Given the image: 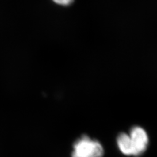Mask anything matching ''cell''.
Here are the masks:
<instances>
[{
	"instance_id": "1",
	"label": "cell",
	"mask_w": 157,
	"mask_h": 157,
	"mask_svg": "<svg viewBox=\"0 0 157 157\" xmlns=\"http://www.w3.org/2000/svg\"><path fill=\"white\" fill-rule=\"evenodd\" d=\"M72 157H102L104 150L96 140L84 135L74 143Z\"/></svg>"
},
{
	"instance_id": "2",
	"label": "cell",
	"mask_w": 157,
	"mask_h": 157,
	"mask_svg": "<svg viewBox=\"0 0 157 157\" xmlns=\"http://www.w3.org/2000/svg\"><path fill=\"white\" fill-rule=\"evenodd\" d=\"M132 156H139L146 151L148 144V137L146 131L142 127H134L129 132Z\"/></svg>"
},
{
	"instance_id": "3",
	"label": "cell",
	"mask_w": 157,
	"mask_h": 157,
	"mask_svg": "<svg viewBox=\"0 0 157 157\" xmlns=\"http://www.w3.org/2000/svg\"><path fill=\"white\" fill-rule=\"evenodd\" d=\"M117 145L121 152L127 156H132L130 143L129 135L126 133H121L117 137Z\"/></svg>"
},
{
	"instance_id": "4",
	"label": "cell",
	"mask_w": 157,
	"mask_h": 157,
	"mask_svg": "<svg viewBox=\"0 0 157 157\" xmlns=\"http://www.w3.org/2000/svg\"><path fill=\"white\" fill-rule=\"evenodd\" d=\"M55 3L62 6H68L74 2V0H52Z\"/></svg>"
}]
</instances>
